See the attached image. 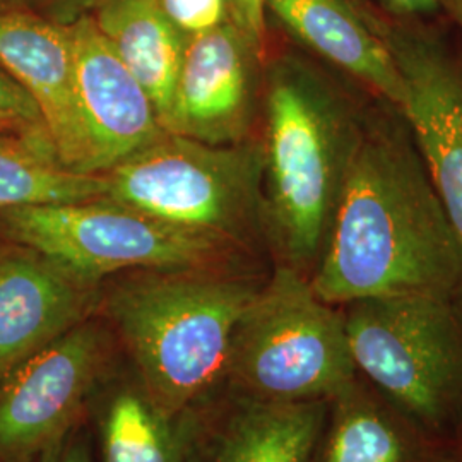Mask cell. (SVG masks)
I'll return each mask as SVG.
<instances>
[{"label": "cell", "mask_w": 462, "mask_h": 462, "mask_svg": "<svg viewBox=\"0 0 462 462\" xmlns=\"http://www.w3.org/2000/svg\"><path fill=\"white\" fill-rule=\"evenodd\" d=\"M315 295L345 307L368 298L462 295V247L406 116L370 99L364 134L322 255Z\"/></svg>", "instance_id": "obj_1"}, {"label": "cell", "mask_w": 462, "mask_h": 462, "mask_svg": "<svg viewBox=\"0 0 462 462\" xmlns=\"http://www.w3.org/2000/svg\"><path fill=\"white\" fill-rule=\"evenodd\" d=\"M370 99L297 57L278 59L267 70L265 236L281 264L307 278L326 247Z\"/></svg>", "instance_id": "obj_2"}, {"label": "cell", "mask_w": 462, "mask_h": 462, "mask_svg": "<svg viewBox=\"0 0 462 462\" xmlns=\"http://www.w3.org/2000/svg\"><path fill=\"white\" fill-rule=\"evenodd\" d=\"M196 269L144 274L110 298V315L146 391L179 413L226 375L231 336L261 284Z\"/></svg>", "instance_id": "obj_3"}, {"label": "cell", "mask_w": 462, "mask_h": 462, "mask_svg": "<svg viewBox=\"0 0 462 462\" xmlns=\"http://www.w3.org/2000/svg\"><path fill=\"white\" fill-rule=\"evenodd\" d=\"M225 377L248 399L330 402L358 379L345 312L278 265L236 322Z\"/></svg>", "instance_id": "obj_4"}, {"label": "cell", "mask_w": 462, "mask_h": 462, "mask_svg": "<svg viewBox=\"0 0 462 462\" xmlns=\"http://www.w3.org/2000/svg\"><path fill=\"white\" fill-rule=\"evenodd\" d=\"M356 372L433 435L462 418V295L368 298L345 305Z\"/></svg>", "instance_id": "obj_5"}, {"label": "cell", "mask_w": 462, "mask_h": 462, "mask_svg": "<svg viewBox=\"0 0 462 462\" xmlns=\"http://www.w3.org/2000/svg\"><path fill=\"white\" fill-rule=\"evenodd\" d=\"M106 198L185 228L242 240L264 231V148L163 134L106 171Z\"/></svg>", "instance_id": "obj_6"}, {"label": "cell", "mask_w": 462, "mask_h": 462, "mask_svg": "<svg viewBox=\"0 0 462 462\" xmlns=\"http://www.w3.org/2000/svg\"><path fill=\"white\" fill-rule=\"evenodd\" d=\"M0 226L83 282L124 269H196L221 254L226 240L185 228L116 199L23 206L0 211Z\"/></svg>", "instance_id": "obj_7"}, {"label": "cell", "mask_w": 462, "mask_h": 462, "mask_svg": "<svg viewBox=\"0 0 462 462\" xmlns=\"http://www.w3.org/2000/svg\"><path fill=\"white\" fill-rule=\"evenodd\" d=\"M358 4L404 78L408 101L402 114L462 247V64L435 34Z\"/></svg>", "instance_id": "obj_8"}, {"label": "cell", "mask_w": 462, "mask_h": 462, "mask_svg": "<svg viewBox=\"0 0 462 462\" xmlns=\"http://www.w3.org/2000/svg\"><path fill=\"white\" fill-rule=\"evenodd\" d=\"M101 334L81 322L0 380V457H24L59 437L97 380Z\"/></svg>", "instance_id": "obj_9"}, {"label": "cell", "mask_w": 462, "mask_h": 462, "mask_svg": "<svg viewBox=\"0 0 462 462\" xmlns=\"http://www.w3.org/2000/svg\"><path fill=\"white\" fill-rule=\"evenodd\" d=\"M263 57L233 21L190 36L163 125L166 133L215 146L245 141Z\"/></svg>", "instance_id": "obj_10"}, {"label": "cell", "mask_w": 462, "mask_h": 462, "mask_svg": "<svg viewBox=\"0 0 462 462\" xmlns=\"http://www.w3.org/2000/svg\"><path fill=\"white\" fill-rule=\"evenodd\" d=\"M74 74L93 173H106L158 141L154 105L91 14L69 23Z\"/></svg>", "instance_id": "obj_11"}, {"label": "cell", "mask_w": 462, "mask_h": 462, "mask_svg": "<svg viewBox=\"0 0 462 462\" xmlns=\"http://www.w3.org/2000/svg\"><path fill=\"white\" fill-rule=\"evenodd\" d=\"M0 66L33 98L59 162L93 173L69 26L14 9L0 13Z\"/></svg>", "instance_id": "obj_12"}, {"label": "cell", "mask_w": 462, "mask_h": 462, "mask_svg": "<svg viewBox=\"0 0 462 462\" xmlns=\"http://www.w3.org/2000/svg\"><path fill=\"white\" fill-rule=\"evenodd\" d=\"M88 286L28 248L0 259V380L83 322Z\"/></svg>", "instance_id": "obj_13"}, {"label": "cell", "mask_w": 462, "mask_h": 462, "mask_svg": "<svg viewBox=\"0 0 462 462\" xmlns=\"http://www.w3.org/2000/svg\"><path fill=\"white\" fill-rule=\"evenodd\" d=\"M267 9L300 42L360 84L365 93L404 110V78L382 38L366 23L358 0H267Z\"/></svg>", "instance_id": "obj_14"}, {"label": "cell", "mask_w": 462, "mask_h": 462, "mask_svg": "<svg viewBox=\"0 0 462 462\" xmlns=\"http://www.w3.org/2000/svg\"><path fill=\"white\" fill-rule=\"evenodd\" d=\"M322 462H448L427 431L360 379L330 401Z\"/></svg>", "instance_id": "obj_15"}, {"label": "cell", "mask_w": 462, "mask_h": 462, "mask_svg": "<svg viewBox=\"0 0 462 462\" xmlns=\"http://www.w3.org/2000/svg\"><path fill=\"white\" fill-rule=\"evenodd\" d=\"M91 16L148 93L163 127L189 36L168 19L158 0H108Z\"/></svg>", "instance_id": "obj_16"}, {"label": "cell", "mask_w": 462, "mask_h": 462, "mask_svg": "<svg viewBox=\"0 0 462 462\" xmlns=\"http://www.w3.org/2000/svg\"><path fill=\"white\" fill-rule=\"evenodd\" d=\"M328 401L269 402L242 396L216 431L206 462H310Z\"/></svg>", "instance_id": "obj_17"}, {"label": "cell", "mask_w": 462, "mask_h": 462, "mask_svg": "<svg viewBox=\"0 0 462 462\" xmlns=\"http://www.w3.org/2000/svg\"><path fill=\"white\" fill-rule=\"evenodd\" d=\"M106 192V173L67 168L47 141L0 135V211L103 198Z\"/></svg>", "instance_id": "obj_18"}, {"label": "cell", "mask_w": 462, "mask_h": 462, "mask_svg": "<svg viewBox=\"0 0 462 462\" xmlns=\"http://www.w3.org/2000/svg\"><path fill=\"white\" fill-rule=\"evenodd\" d=\"M103 462H185L171 414L135 389L110 397L101 416Z\"/></svg>", "instance_id": "obj_19"}, {"label": "cell", "mask_w": 462, "mask_h": 462, "mask_svg": "<svg viewBox=\"0 0 462 462\" xmlns=\"http://www.w3.org/2000/svg\"><path fill=\"white\" fill-rule=\"evenodd\" d=\"M168 19L190 36L211 32L231 21L230 0H158Z\"/></svg>", "instance_id": "obj_20"}, {"label": "cell", "mask_w": 462, "mask_h": 462, "mask_svg": "<svg viewBox=\"0 0 462 462\" xmlns=\"http://www.w3.org/2000/svg\"><path fill=\"white\" fill-rule=\"evenodd\" d=\"M0 127L45 134L43 120L33 98L5 69H0Z\"/></svg>", "instance_id": "obj_21"}, {"label": "cell", "mask_w": 462, "mask_h": 462, "mask_svg": "<svg viewBox=\"0 0 462 462\" xmlns=\"http://www.w3.org/2000/svg\"><path fill=\"white\" fill-rule=\"evenodd\" d=\"M267 0H230L231 21L264 53Z\"/></svg>", "instance_id": "obj_22"}, {"label": "cell", "mask_w": 462, "mask_h": 462, "mask_svg": "<svg viewBox=\"0 0 462 462\" xmlns=\"http://www.w3.org/2000/svg\"><path fill=\"white\" fill-rule=\"evenodd\" d=\"M108 0H59L57 4V14L62 24H69L76 21L78 17L93 14L99 5L106 4Z\"/></svg>", "instance_id": "obj_23"}, {"label": "cell", "mask_w": 462, "mask_h": 462, "mask_svg": "<svg viewBox=\"0 0 462 462\" xmlns=\"http://www.w3.org/2000/svg\"><path fill=\"white\" fill-rule=\"evenodd\" d=\"M389 9L397 14L410 16V14H429L437 11L442 2L440 0H383Z\"/></svg>", "instance_id": "obj_24"}, {"label": "cell", "mask_w": 462, "mask_h": 462, "mask_svg": "<svg viewBox=\"0 0 462 462\" xmlns=\"http://www.w3.org/2000/svg\"><path fill=\"white\" fill-rule=\"evenodd\" d=\"M59 462H91L83 446H70Z\"/></svg>", "instance_id": "obj_25"}, {"label": "cell", "mask_w": 462, "mask_h": 462, "mask_svg": "<svg viewBox=\"0 0 462 462\" xmlns=\"http://www.w3.org/2000/svg\"><path fill=\"white\" fill-rule=\"evenodd\" d=\"M442 5L450 13L452 19L457 23L462 32V2L461 0H440Z\"/></svg>", "instance_id": "obj_26"}, {"label": "cell", "mask_w": 462, "mask_h": 462, "mask_svg": "<svg viewBox=\"0 0 462 462\" xmlns=\"http://www.w3.org/2000/svg\"><path fill=\"white\" fill-rule=\"evenodd\" d=\"M457 430H459V442H457L454 454L448 456V462H462V418L457 425Z\"/></svg>", "instance_id": "obj_27"}, {"label": "cell", "mask_w": 462, "mask_h": 462, "mask_svg": "<svg viewBox=\"0 0 462 462\" xmlns=\"http://www.w3.org/2000/svg\"><path fill=\"white\" fill-rule=\"evenodd\" d=\"M13 4V0H0V13L9 11V5Z\"/></svg>", "instance_id": "obj_28"}, {"label": "cell", "mask_w": 462, "mask_h": 462, "mask_svg": "<svg viewBox=\"0 0 462 462\" xmlns=\"http://www.w3.org/2000/svg\"><path fill=\"white\" fill-rule=\"evenodd\" d=\"M461 2H462V0H461Z\"/></svg>", "instance_id": "obj_29"}]
</instances>
